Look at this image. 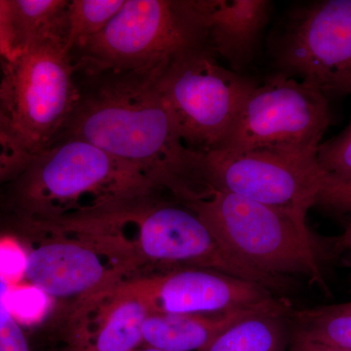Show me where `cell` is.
<instances>
[{"instance_id": "cell-18", "label": "cell", "mask_w": 351, "mask_h": 351, "mask_svg": "<svg viewBox=\"0 0 351 351\" xmlns=\"http://www.w3.org/2000/svg\"><path fill=\"white\" fill-rule=\"evenodd\" d=\"M294 319L295 329L308 338L351 351V313L324 306L298 311Z\"/></svg>"}, {"instance_id": "cell-22", "label": "cell", "mask_w": 351, "mask_h": 351, "mask_svg": "<svg viewBox=\"0 0 351 351\" xmlns=\"http://www.w3.org/2000/svg\"><path fill=\"white\" fill-rule=\"evenodd\" d=\"M31 157L9 124L0 120V182L17 178Z\"/></svg>"}, {"instance_id": "cell-3", "label": "cell", "mask_w": 351, "mask_h": 351, "mask_svg": "<svg viewBox=\"0 0 351 351\" xmlns=\"http://www.w3.org/2000/svg\"><path fill=\"white\" fill-rule=\"evenodd\" d=\"M200 50L210 51L195 0H125L103 32L71 57L84 75L133 73L158 80Z\"/></svg>"}, {"instance_id": "cell-25", "label": "cell", "mask_w": 351, "mask_h": 351, "mask_svg": "<svg viewBox=\"0 0 351 351\" xmlns=\"http://www.w3.org/2000/svg\"><path fill=\"white\" fill-rule=\"evenodd\" d=\"M20 54L14 29L11 0H0V62L8 63Z\"/></svg>"}, {"instance_id": "cell-28", "label": "cell", "mask_w": 351, "mask_h": 351, "mask_svg": "<svg viewBox=\"0 0 351 351\" xmlns=\"http://www.w3.org/2000/svg\"><path fill=\"white\" fill-rule=\"evenodd\" d=\"M68 351H80V350H75V348H69V350ZM134 351H164V350H157V348H151V346H145V348H137V350H135Z\"/></svg>"}, {"instance_id": "cell-14", "label": "cell", "mask_w": 351, "mask_h": 351, "mask_svg": "<svg viewBox=\"0 0 351 351\" xmlns=\"http://www.w3.org/2000/svg\"><path fill=\"white\" fill-rule=\"evenodd\" d=\"M276 299L225 313H149L143 323V343L164 351H202L226 329Z\"/></svg>"}, {"instance_id": "cell-10", "label": "cell", "mask_w": 351, "mask_h": 351, "mask_svg": "<svg viewBox=\"0 0 351 351\" xmlns=\"http://www.w3.org/2000/svg\"><path fill=\"white\" fill-rule=\"evenodd\" d=\"M149 313L203 314L246 308L276 298L258 284L202 269L133 277L119 283Z\"/></svg>"}, {"instance_id": "cell-12", "label": "cell", "mask_w": 351, "mask_h": 351, "mask_svg": "<svg viewBox=\"0 0 351 351\" xmlns=\"http://www.w3.org/2000/svg\"><path fill=\"white\" fill-rule=\"evenodd\" d=\"M149 311L119 284L75 302L69 316L71 348L80 351H134L142 345Z\"/></svg>"}, {"instance_id": "cell-24", "label": "cell", "mask_w": 351, "mask_h": 351, "mask_svg": "<svg viewBox=\"0 0 351 351\" xmlns=\"http://www.w3.org/2000/svg\"><path fill=\"white\" fill-rule=\"evenodd\" d=\"M6 288L0 282V351H31L22 327L11 317L4 304Z\"/></svg>"}, {"instance_id": "cell-16", "label": "cell", "mask_w": 351, "mask_h": 351, "mask_svg": "<svg viewBox=\"0 0 351 351\" xmlns=\"http://www.w3.org/2000/svg\"><path fill=\"white\" fill-rule=\"evenodd\" d=\"M69 0H11L21 53L34 46L57 44L66 49Z\"/></svg>"}, {"instance_id": "cell-13", "label": "cell", "mask_w": 351, "mask_h": 351, "mask_svg": "<svg viewBox=\"0 0 351 351\" xmlns=\"http://www.w3.org/2000/svg\"><path fill=\"white\" fill-rule=\"evenodd\" d=\"M208 47L233 68L250 60L269 19L267 0H195Z\"/></svg>"}, {"instance_id": "cell-4", "label": "cell", "mask_w": 351, "mask_h": 351, "mask_svg": "<svg viewBox=\"0 0 351 351\" xmlns=\"http://www.w3.org/2000/svg\"><path fill=\"white\" fill-rule=\"evenodd\" d=\"M233 252L254 269L288 281L304 276L326 289L322 248L306 215L276 209L228 191L184 202Z\"/></svg>"}, {"instance_id": "cell-2", "label": "cell", "mask_w": 351, "mask_h": 351, "mask_svg": "<svg viewBox=\"0 0 351 351\" xmlns=\"http://www.w3.org/2000/svg\"><path fill=\"white\" fill-rule=\"evenodd\" d=\"M168 195L99 147L61 138L34 154L17 177V199L32 223L75 221L131 201Z\"/></svg>"}, {"instance_id": "cell-30", "label": "cell", "mask_w": 351, "mask_h": 351, "mask_svg": "<svg viewBox=\"0 0 351 351\" xmlns=\"http://www.w3.org/2000/svg\"><path fill=\"white\" fill-rule=\"evenodd\" d=\"M0 120H1V121H5L9 124L5 112H4L3 107H2L1 99H0Z\"/></svg>"}, {"instance_id": "cell-1", "label": "cell", "mask_w": 351, "mask_h": 351, "mask_svg": "<svg viewBox=\"0 0 351 351\" xmlns=\"http://www.w3.org/2000/svg\"><path fill=\"white\" fill-rule=\"evenodd\" d=\"M84 75L77 106L56 141L89 143L182 202L207 195L204 154L182 142L156 80L113 71Z\"/></svg>"}, {"instance_id": "cell-7", "label": "cell", "mask_w": 351, "mask_h": 351, "mask_svg": "<svg viewBox=\"0 0 351 351\" xmlns=\"http://www.w3.org/2000/svg\"><path fill=\"white\" fill-rule=\"evenodd\" d=\"M330 122L331 112L324 94L279 73L252 89L219 149L317 154Z\"/></svg>"}, {"instance_id": "cell-29", "label": "cell", "mask_w": 351, "mask_h": 351, "mask_svg": "<svg viewBox=\"0 0 351 351\" xmlns=\"http://www.w3.org/2000/svg\"><path fill=\"white\" fill-rule=\"evenodd\" d=\"M336 306L338 307L339 309H341V311L351 313V302H348V304H337Z\"/></svg>"}, {"instance_id": "cell-20", "label": "cell", "mask_w": 351, "mask_h": 351, "mask_svg": "<svg viewBox=\"0 0 351 351\" xmlns=\"http://www.w3.org/2000/svg\"><path fill=\"white\" fill-rule=\"evenodd\" d=\"M317 161L327 176L336 179L351 178V123L339 136L320 144Z\"/></svg>"}, {"instance_id": "cell-17", "label": "cell", "mask_w": 351, "mask_h": 351, "mask_svg": "<svg viewBox=\"0 0 351 351\" xmlns=\"http://www.w3.org/2000/svg\"><path fill=\"white\" fill-rule=\"evenodd\" d=\"M125 0H71L66 10V50L69 55L89 43L112 20Z\"/></svg>"}, {"instance_id": "cell-23", "label": "cell", "mask_w": 351, "mask_h": 351, "mask_svg": "<svg viewBox=\"0 0 351 351\" xmlns=\"http://www.w3.org/2000/svg\"><path fill=\"white\" fill-rule=\"evenodd\" d=\"M316 204L341 213L351 211V178L336 179L326 175Z\"/></svg>"}, {"instance_id": "cell-8", "label": "cell", "mask_w": 351, "mask_h": 351, "mask_svg": "<svg viewBox=\"0 0 351 351\" xmlns=\"http://www.w3.org/2000/svg\"><path fill=\"white\" fill-rule=\"evenodd\" d=\"M203 154L212 188L295 213L306 215L316 205L326 180L317 154L219 149Z\"/></svg>"}, {"instance_id": "cell-5", "label": "cell", "mask_w": 351, "mask_h": 351, "mask_svg": "<svg viewBox=\"0 0 351 351\" xmlns=\"http://www.w3.org/2000/svg\"><path fill=\"white\" fill-rule=\"evenodd\" d=\"M76 69L64 46L43 44L3 64L0 99L14 135L31 156L59 137L80 100Z\"/></svg>"}, {"instance_id": "cell-9", "label": "cell", "mask_w": 351, "mask_h": 351, "mask_svg": "<svg viewBox=\"0 0 351 351\" xmlns=\"http://www.w3.org/2000/svg\"><path fill=\"white\" fill-rule=\"evenodd\" d=\"M284 75L327 94L351 90V0L307 7L284 36L277 57Z\"/></svg>"}, {"instance_id": "cell-19", "label": "cell", "mask_w": 351, "mask_h": 351, "mask_svg": "<svg viewBox=\"0 0 351 351\" xmlns=\"http://www.w3.org/2000/svg\"><path fill=\"white\" fill-rule=\"evenodd\" d=\"M54 300L43 289L27 280L8 286L4 294L7 311L21 327L41 324L52 311Z\"/></svg>"}, {"instance_id": "cell-26", "label": "cell", "mask_w": 351, "mask_h": 351, "mask_svg": "<svg viewBox=\"0 0 351 351\" xmlns=\"http://www.w3.org/2000/svg\"><path fill=\"white\" fill-rule=\"evenodd\" d=\"M289 351H350L343 350V348H336L326 345V343H320V341H314L308 338L306 335L302 334L298 329H294L291 335L290 350Z\"/></svg>"}, {"instance_id": "cell-21", "label": "cell", "mask_w": 351, "mask_h": 351, "mask_svg": "<svg viewBox=\"0 0 351 351\" xmlns=\"http://www.w3.org/2000/svg\"><path fill=\"white\" fill-rule=\"evenodd\" d=\"M29 250L12 235L0 237V282L16 285L27 278Z\"/></svg>"}, {"instance_id": "cell-6", "label": "cell", "mask_w": 351, "mask_h": 351, "mask_svg": "<svg viewBox=\"0 0 351 351\" xmlns=\"http://www.w3.org/2000/svg\"><path fill=\"white\" fill-rule=\"evenodd\" d=\"M255 86L209 50L181 58L157 80L182 142L200 154L221 147Z\"/></svg>"}, {"instance_id": "cell-11", "label": "cell", "mask_w": 351, "mask_h": 351, "mask_svg": "<svg viewBox=\"0 0 351 351\" xmlns=\"http://www.w3.org/2000/svg\"><path fill=\"white\" fill-rule=\"evenodd\" d=\"M38 230L43 240L29 251L25 280L53 299L73 298L78 301L138 276L131 263L96 245Z\"/></svg>"}, {"instance_id": "cell-15", "label": "cell", "mask_w": 351, "mask_h": 351, "mask_svg": "<svg viewBox=\"0 0 351 351\" xmlns=\"http://www.w3.org/2000/svg\"><path fill=\"white\" fill-rule=\"evenodd\" d=\"M289 306L282 298L221 332L202 351H287Z\"/></svg>"}, {"instance_id": "cell-27", "label": "cell", "mask_w": 351, "mask_h": 351, "mask_svg": "<svg viewBox=\"0 0 351 351\" xmlns=\"http://www.w3.org/2000/svg\"><path fill=\"white\" fill-rule=\"evenodd\" d=\"M337 247H339L343 250L350 251L351 253V221L346 228V232L339 237Z\"/></svg>"}]
</instances>
